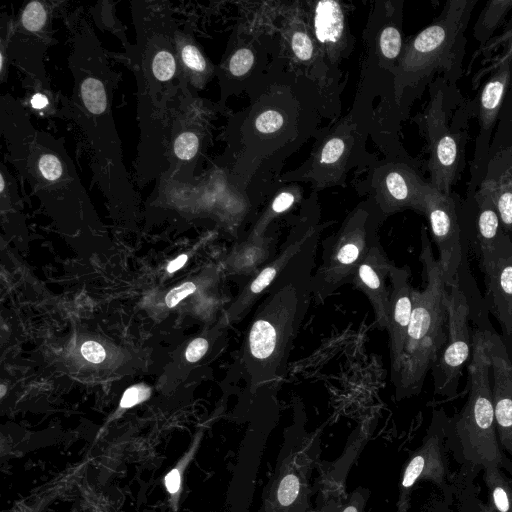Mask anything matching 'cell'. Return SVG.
Segmentation results:
<instances>
[{"label": "cell", "mask_w": 512, "mask_h": 512, "mask_svg": "<svg viewBox=\"0 0 512 512\" xmlns=\"http://www.w3.org/2000/svg\"><path fill=\"white\" fill-rule=\"evenodd\" d=\"M322 228L307 241L261 297L248 327L244 365L254 390L281 379L312 300V276Z\"/></svg>", "instance_id": "6da1fadb"}, {"label": "cell", "mask_w": 512, "mask_h": 512, "mask_svg": "<svg viewBox=\"0 0 512 512\" xmlns=\"http://www.w3.org/2000/svg\"><path fill=\"white\" fill-rule=\"evenodd\" d=\"M477 0H449L439 17L404 44L393 69V100L401 121L438 77L451 84L462 74L465 33Z\"/></svg>", "instance_id": "7a4b0ae2"}, {"label": "cell", "mask_w": 512, "mask_h": 512, "mask_svg": "<svg viewBox=\"0 0 512 512\" xmlns=\"http://www.w3.org/2000/svg\"><path fill=\"white\" fill-rule=\"evenodd\" d=\"M477 326L472 332V354L467 365V398L461 410L448 418L446 445L460 464L458 478L472 482L480 470L498 466L512 476V461L502 451L496 431L488 331Z\"/></svg>", "instance_id": "3957f363"}, {"label": "cell", "mask_w": 512, "mask_h": 512, "mask_svg": "<svg viewBox=\"0 0 512 512\" xmlns=\"http://www.w3.org/2000/svg\"><path fill=\"white\" fill-rule=\"evenodd\" d=\"M420 260L425 285L421 290H412V312L404 352L399 372L392 381L398 400L421 391L447 338L448 287L424 228L421 230Z\"/></svg>", "instance_id": "277c9868"}, {"label": "cell", "mask_w": 512, "mask_h": 512, "mask_svg": "<svg viewBox=\"0 0 512 512\" xmlns=\"http://www.w3.org/2000/svg\"><path fill=\"white\" fill-rule=\"evenodd\" d=\"M429 94L427 106L414 122L428 145V182L448 194L464 168L471 111L456 84L444 77H436L429 85Z\"/></svg>", "instance_id": "5b68a950"}, {"label": "cell", "mask_w": 512, "mask_h": 512, "mask_svg": "<svg viewBox=\"0 0 512 512\" xmlns=\"http://www.w3.org/2000/svg\"><path fill=\"white\" fill-rule=\"evenodd\" d=\"M385 219L368 197L347 214L324 244L321 262L312 276V300L322 303L341 286L351 283L357 267L379 240L378 229Z\"/></svg>", "instance_id": "8992f818"}, {"label": "cell", "mask_w": 512, "mask_h": 512, "mask_svg": "<svg viewBox=\"0 0 512 512\" xmlns=\"http://www.w3.org/2000/svg\"><path fill=\"white\" fill-rule=\"evenodd\" d=\"M368 136V122L350 110L318 136L308 159L296 170L284 174L281 180L308 181L315 190L344 185L351 169L359 164L368 166L374 160L366 150Z\"/></svg>", "instance_id": "52a82bcc"}, {"label": "cell", "mask_w": 512, "mask_h": 512, "mask_svg": "<svg viewBox=\"0 0 512 512\" xmlns=\"http://www.w3.org/2000/svg\"><path fill=\"white\" fill-rule=\"evenodd\" d=\"M319 453L316 434L301 424L289 427L258 512H312L310 479Z\"/></svg>", "instance_id": "ba28073f"}, {"label": "cell", "mask_w": 512, "mask_h": 512, "mask_svg": "<svg viewBox=\"0 0 512 512\" xmlns=\"http://www.w3.org/2000/svg\"><path fill=\"white\" fill-rule=\"evenodd\" d=\"M447 312L446 342L431 371L435 394L451 400L457 396L463 367L472 354L471 305L459 280L448 287Z\"/></svg>", "instance_id": "9c48e42d"}, {"label": "cell", "mask_w": 512, "mask_h": 512, "mask_svg": "<svg viewBox=\"0 0 512 512\" xmlns=\"http://www.w3.org/2000/svg\"><path fill=\"white\" fill-rule=\"evenodd\" d=\"M360 185L386 218L404 209L423 211L428 181L419 175L411 158L374 159Z\"/></svg>", "instance_id": "30bf717a"}, {"label": "cell", "mask_w": 512, "mask_h": 512, "mask_svg": "<svg viewBox=\"0 0 512 512\" xmlns=\"http://www.w3.org/2000/svg\"><path fill=\"white\" fill-rule=\"evenodd\" d=\"M422 214L429 222L437 260L449 287L468 271L461 207L452 192L443 193L428 182Z\"/></svg>", "instance_id": "8fae6325"}, {"label": "cell", "mask_w": 512, "mask_h": 512, "mask_svg": "<svg viewBox=\"0 0 512 512\" xmlns=\"http://www.w3.org/2000/svg\"><path fill=\"white\" fill-rule=\"evenodd\" d=\"M448 416L443 410L433 413L432 421L418 449L408 460L399 487L397 512H407L413 487L419 481H430L451 501L456 483L452 478L446 445Z\"/></svg>", "instance_id": "7c38bea8"}, {"label": "cell", "mask_w": 512, "mask_h": 512, "mask_svg": "<svg viewBox=\"0 0 512 512\" xmlns=\"http://www.w3.org/2000/svg\"><path fill=\"white\" fill-rule=\"evenodd\" d=\"M314 195L307 201L293 223L279 253L251 276L232 307L231 317L236 319L249 313L265 294L290 261L300 252L309 238L323 225Z\"/></svg>", "instance_id": "4fadbf2b"}, {"label": "cell", "mask_w": 512, "mask_h": 512, "mask_svg": "<svg viewBox=\"0 0 512 512\" xmlns=\"http://www.w3.org/2000/svg\"><path fill=\"white\" fill-rule=\"evenodd\" d=\"M481 182L490 191L501 224L512 239V100L501 110Z\"/></svg>", "instance_id": "5bb4252c"}, {"label": "cell", "mask_w": 512, "mask_h": 512, "mask_svg": "<svg viewBox=\"0 0 512 512\" xmlns=\"http://www.w3.org/2000/svg\"><path fill=\"white\" fill-rule=\"evenodd\" d=\"M280 48L292 65L320 87H329L334 75L327 67L305 18L303 7L286 6L279 26Z\"/></svg>", "instance_id": "9a60e30c"}, {"label": "cell", "mask_w": 512, "mask_h": 512, "mask_svg": "<svg viewBox=\"0 0 512 512\" xmlns=\"http://www.w3.org/2000/svg\"><path fill=\"white\" fill-rule=\"evenodd\" d=\"M511 74L512 60L506 55L480 93L475 112L479 122V133L471 166L469 196L475 193L485 176L493 128L499 120Z\"/></svg>", "instance_id": "2e32d148"}, {"label": "cell", "mask_w": 512, "mask_h": 512, "mask_svg": "<svg viewBox=\"0 0 512 512\" xmlns=\"http://www.w3.org/2000/svg\"><path fill=\"white\" fill-rule=\"evenodd\" d=\"M306 21L327 67L335 76L338 66L353 49L345 10L339 1L306 2Z\"/></svg>", "instance_id": "e0dca14e"}, {"label": "cell", "mask_w": 512, "mask_h": 512, "mask_svg": "<svg viewBox=\"0 0 512 512\" xmlns=\"http://www.w3.org/2000/svg\"><path fill=\"white\" fill-rule=\"evenodd\" d=\"M488 352L497 438L512 461V359L504 339L492 328L488 331Z\"/></svg>", "instance_id": "ac0fdd59"}, {"label": "cell", "mask_w": 512, "mask_h": 512, "mask_svg": "<svg viewBox=\"0 0 512 512\" xmlns=\"http://www.w3.org/2000/svg\"><path fill=\"white\" fill-rule=\"evenodd\" d=\"M485 277L486 308L497 319L505 343L512 344V239L496 251L491 261L481 268Z\"/></svg>", "instance_id": "d6986e66"}, {"label": "cell", "mask_w": 512, "mask_h": 512, "mask_svg": "<svg viewBox=\"0 0 512 512\" xmlns=\"http://www.w3.org/2000/svg\"><path fill=\"white\" fill-rule=\"evenodd\" d=\"M408 267L391 266L390 310L387 331L391 361V380L393 381L400 368L408 327L412 312V290Z\"/></svg>", "instance_id": "ffe728a7"}, {"label": "cell", "mask_w": 512, "mask_h": 512, "mask_svg": "<svg viewBox=\"0 0 512 512\" xmlns=\"http://www.w3.org/2000/svg\"><path fill=\"white\" fill-rule=\"evenodd\" d=\"M392 265L378 240L359 264L351 280V283L367 296L376 323L381 329H387L388 325L390 289L387 280Z\"/></svg>", "instance_id": "44dd1931"}, {"label": "cell", "mask_w": 512, "mask_h": 512, "mask_svg": "<svg viewBox=\"0 0 512 512\" xmlns=\"http://www.w3.org/2000/svg\"><path fill=\"white\" fill-rule=\"evenodd\" d=\"M470 198L475 208L474 243L482 268L510 236L501 224L493 197L486 186L480 184Z\"/></svg>", "instance_id": "7402d4cb"}, {"label": "cell", "mask_w": 512, "mask_h": 512, "mask_svg": "<svg viewBox=\"0 0 512 512\" xmlns=\"http://www.w3.org/2000/svg\"><path fill=\"white\" fill-rule=\"evenodd\" d=\"M273 251V237L268 233L261 237L247 236L236 253V268L253 276L268 263Z\"/></svg>", "instance_id": "603a6c76"}, {"label": "cell", "mask_w": 512, "mask_h": 512, "mask_svg": "<svg viewBox=\"0 0 512 512\" xmlns=\"http://www.w3.org/2000/svg\"><path fill=\"white\" fill-rule=\"evenodd\" d=\"M504 469L489 466L483 470V479L488 491L486 512H512V479Z\"/></svg>", "instance_id": "cb8c5ba5"}, {"label": "cell", "mask_w": 512, "mask_h": 512, "mask_svg": "<svg viewBox=\"0 0 512 512\" xmlns=\"http://www.w3.org/2000/svg\"><path fill=\"white\" fill-rule=\"evenodd\" d=\"M301 197V189L291 186L281 190L269 202L260 217L251 227L249 237H261L268 233L270 225L281 215L293 207Z\"/></svg>", "instance_id": "d4e9b609"}, {"label": "cell", "mask_w": 512, "mask_h": 512, "mask_svg": "<svg viewBox=\"0 0 512 512\" xmlns=\"http://www.w3.org/2000/svg\"><path fill=\"white\" fill-rule=\"evenodd\" d=\"M290 122L288 115L280 107L276 105L264 106L254 116L252 134L260 140H272L275 136H282Z\"/></svg>", "instance_id": "484cf974"}, {"label": "cell", "mask_w": 512, "mask_h": 512, "mask_svg": "<svg viewBox=\"0 0 512 512\" xmlns=\"http://www.w3.org/2000/svg\"><path fill=\"white\" fill-rule=\"evenodd\" d=\"M252 38L251 36L247 43L238 47L228 60V72L234 78L250 77L260 67V48Z\"/></svg>", "instance_id": "4316f807"}, {"label": "cell", "mask_w": 512, "mask_h": 512, "mask_svg": "<svg viewBox=\"0 0 512 512\" xmlns=\"http://www.w3.org/2000/svg\"><path fill=\"white\" fill-rule=\"evenodd\" d=\"M510 7H512V1H491L487 3L474 27V36L481 44L486 43Z\"/></svg>", "instance_id": "83f0119b"}, {"label": "cell", "mask_w": 512, "mask_h": 512, "mask_svg": "<svg viewBox=\"0 0 512 512\" xmlns=\"http://www.w3.org/2000/svg\"><path fill=\"white\" fill-rule=\"evenodd\" d=\"M370 490L357 487L343 497L328 501L318 506L316 512H365Z\"/></svg>", "instance_id": "f1b7e54d"}, {"label": "cell", "mask_w": 512, "mask_h": 512, "mask_svg": "<svg viewBox=\"0 0 512 512\" xmlns=\"http://www.w3.org/2000/svg\"><path fill=\"white\" fill-rule=\"evenodd\" d=\"M82 96L87 108L93 113H101L106 106V96L102 83L88 79L82 85Z\"/></svg>", "instance_id": "f546056e"}, {"label": "cell", "mask_w": 512, "mask_h": 512, "mask_svg": "<svg viewBox=\"0 0 512 512\" xmlns=\"http://www.w3.org/2000/svg\"><path fill=\"white\" fill-rule=\"evenodd\" d=\"M46 21V12L41 3L37 1L30 2L22 16L24 27L29 31L40 30Z\"/></svg>", "instance_id": "4dcf8cb0"}, {"label": "cell", "mask_w": 512, "mask_h": 512, "mask_svg": "<svg viewBox=\"0 0 512 512\" xmlns=\"http://www.w3.org/2000/svg\"><path fill=\"white\" fill-rule=\"evenodd\" d=\"M198 146L199 140L196 134L184 132L176 139L174 151L178 158L189 160L195 156Z\"/></svg>", "instance_id": "1f68e13d"}, {"label": "cell", "mask_w": 512, "mask_h": 512, "mask_svg": "<svg viewBox=\"0 0 512 512\" xmlns=\"http://www.w3.org/2000/svg\"><path fill=\"white\" fill-rule=\"evenodd\" d=\"M153 74L159 80H169L175 72V60L167 51L159 52L153 60Z\"/></svg>", "instance_id": "d6a6232c"}, {"label": "cell", "mask_w": 512, "mask_h": 512, "mask_svg": "<svg viewBox=\"0 0 512 512\" xmlns=\"http://www.w3.org/2000/svg\"><path fill=\"white\" fill-rule=\"evenodd\" d=\"M150 394V388L144 384L131 386L124 392L120 401V406L122 408H131L147 400Z\"/></svg>", "instance_id": "836d02e7"}, {"label": "cell", "mask_w": 512, "mask_h": 512, "mask_svg": "<svg viewBox=\"0 0 512 512\" xmlns=\"http://www.w3.org/2000/svg\"><path fill=\"white\" fill-rule=\"evenodd\" d=\"M188 463V456H185L170 472L165 476V487L171 498H176L181 490L182 472Z\"/></svg>", "instance_id": "e575fe53"}, {"label": "cell", "mask_w": 512, "mask_h": 512, "mask_svg": "<svg viewBox=\"0 0 512 512\" xmlns=\"http://www.w3.org/2000/svg\"><path fill=\"white\" fill-rule=\"evenodd\" d=\"M182 58L187 67L194 71L203 72L206 70L207 63L203 55L193 45H186L182 48Z\"/></svg>", "instance_id": "d590c367"}, {"label": "cell", "mask_w": 512, "mask_h": 512, "mask_svg": "<svg viewBox=\"0 0 512 512\" xmlns=\"http://www.w3.org/2000/svg\"><path fill=\"white\" fill-rule=\"evenodd\" d=\"M39 168L44 178L53 181L62 174V165L53 155H45L39 161Z\"/></svg>", "instance_id": "8d00e7d4"}, {"label": "cell", "mask_w": 512, "mask_h": 512, "mask_svg": "<svg viewBox=\"0 0 512 512\" xmlns=\"http://www.w3.org/2000/svg\"><path fill=\"white\" fill-rule=\"evenodd\" d=\"M196 290V286L192 282H186L180 286L172 289L165 297V302L168 307H173L178 304L182 299L192 294Z\"/></svg>", "instance_id": "74e56055"}, {"label": "cell", "mask_w": 512, "mask_h": 512, "mask_svg": "<svg viewBox=\"0 0 512 512\" xmlns=\"http://www.w3.org/2000/svg\"><path fill=\"white\" fill-rule=\"evenodd\" d=\"M85 359L93 363H100L106 357L105 349L95 341H87L81 347Z\"/></svg>", "instance_id": "f35d334b"}, {"label": "cell", "mask_w": 512, "mask_h": 512, "mask_svg": "<svg viewBox=\"0 0 512 512\" xmlns=\"http://www.w3.org/2000/svg\"><path fill=\"white\" fill-rule=\"evenodd\" d=\"M208 341L204 338L194 339L186 349V359L189 362H196L200 360L208 350Z\"/></svg>", "instance_id": "ab89813d"}, {"label": "cell", "mask_w": 512, "mask_h": 512, "mask_svg": "<svg viewBox=\"0 0 512 512\" xmlns=\"http://www.w3.org/2000/svg\"><path fill=\"white\" fill-rule=\"evenodd\" d=\"M187 255L186 254H182L180 256H178L176 259L172 260L168 266H167V271L169 273H173L175 272L176 270L180 269L187 261Z\"/></svg>", "instance_id": "60d3db41"}, {"label": "cell", "mask_w": 512, "mask_h": 512, "mask_svg": "<svg viewBox=\"0 0 512 512\" xmlns=\"http://www.w3.org/2000/svg\"><path fill=\"white\" fill-rule=\"evenodd\" d=\"M48 104V99L42 94H35L31 99V105L35 109H42Z\"/></svg>", "instance_id": "b9f144b4"}, {"label": "cell", "mask_w": 512, "mask_h": 512, "mask_svg": "<svg viewBox=\"0 0 512 512\" xmlns=\"http://www.w3.org/2000/svg\"><path fill=\"white\" fill-rule=\"evenodd\" d=\"M459 512H486L483 505L468 503V505L463 506V508Z\"/></svg>", "instance_id": "7bdbcfd3"}, {"label": "cell", "mask_w": 512, "mask_h": 512, "mask_svg": "<svg viewBox=\"0 0 512 512\" xmlns=\"http://www.w3.org/2000/svg\"><path fill=\"white\" fill-rule=\"evenodd\" d=\"M5 391H6L5 386H4V385H1V397H3V396H4Z\"/></svg>", "instance_id": "ee69618b"}, {"label": "cell", "mask_w": 512, "mask_h": 512, "mask_svg": "<svg viewBox=\"0 0 512 512\" xmlns=\"http://www.w3.org/2000/svg\"><path fill=\"white\" fill-rule=\"evenodd\" d=\"M3 188H4V180H3V177L1 178V192L3 191Z\"/></svg>", "instance_id": "f6af8a7d"}]
</instances>
